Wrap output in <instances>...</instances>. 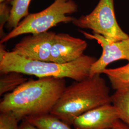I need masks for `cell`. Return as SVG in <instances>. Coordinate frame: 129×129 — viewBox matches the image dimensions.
Segmentation results:
<instances>
[{
	"mask_svg": "<svg viewBox=\"0 0 129 129\" xmlns=\"http://www.w3.org/2000/svg\"><path fill=\"white\" fill-rule=\"evenodd\" d=\"M66 87L64 78L44 77L27 80L4 95L0 111L12 113L19 121L50 113Z\"/></svg>",
	"mask_w": 129,
	"mask_h": 129,
	"instance_id": "1",
	"label": "cell"
},
{
	"mask_svg": "<svg viewBox=\"0 0 129 129\" xmlns=\"http://www.w3.org/2000/svg\"><path fill=\"white\" fill-rule=\"evenodd\" d=\"M111 103L110 88L101 74H95L66 87L50 113L69 125L84 113Z\"/></svg>",
	"mask_w": 129,
	"mask_h": 129,
	"instance_id": "2",
	"label": "cell"
},
{
	"mask_svg": "<svg viewBox=\"0 0 129 129\" xmlns=\"http://www.w3.org/2000/svg\"><path fill=\"white\" fill-rule=\"evenodd\" d=\"M97 60L95 57L85 55L75 61L64 64L29 60L12 51L6 50L3 44L0 46L1 74L17 72L38 78H69L79 81L89 77L92 65Z\"/></svg>",
	"mask_w": 129,
	"mask_h": 129,
	"instance_id": "3",
	"label": "cell"
},
{
	"mask_svg": "<svg viewBox=\"0 0 129 129\" xmlns=\"http://www.w3.org/2000/svg\"><path fill=\"white\" fill-rule=\"evenodd\" d=\"M78 10V5L73 0H55L41 12L29 14L16 27L1 38V44L23 34L46 32L58 23H72L75 18L67 15Z\"/></svg>",
	"mask_w": 129,
	"mask_h": 129,
	"instance_id": "4",
	"label": "cell"
},
{
	"mask_svg": "<svg viewBox=\"0 0 129 129\" xmlns=\"http://www.w3.org/2000/svg\"><path fill=\"white\" fill-rule=\"evenodd\" d=\"M72 23L81 29L92 31L110 42L119 41L129 36L120 28L116 18L114 0H100L95 8L88 14L75 18Z\"/></svg>",
	"mask_w": 129,
	"mask_h": 129,
	"instance_id": "5",
	"label": "cell"
},
{
	"mask_svg": "<svg viewBox=\"0 0 129 129\" xmlns=\"http://www.w3.org/2000/svg\"><path fill=\"white\" fill-rule=\"evenodd\" d=\"M79 32L86 38L97 41L102 48L101 57L92 65L89 77L95 74H102L103 71L109 64L116 61H129V37L119 41L110 42L101 35L90 34L82 30H79Z\"/></svg>",
	"mask_w": 129,
	"mask_h": 129,
	"instance_id": "6",
	"label": "cell"
},
{
	"mask_svg": "<svg viewBox=\"0 0 129 129\" xmlns=\"http://www.w3.org/2000/svg\"><path fill=\"white\" fill-rule=\"evenodd\" d=\"M56 33L47 31L23 37L12 49L27 59L50 62V54Z\"/></svg>",
	"mask_w": 129,
	"mask_h": 129,
	"instance_id": "7",
	"label": "cell"
},
{
	"mask_svg": "<svg viewBox=\"0 0 129 129\" xmlns=\"http://www.w3.org/2000/svg\"><path fill=\"white\" fill-rule=\"evenodd\" d=\"M88 43L82 39L66 33L56 34L50 54V62L64 64L75 61L84 55Z\"/></svg>",
	"mask_w": 129,
	"mask_h": 129,
	"instance_id": "8",
	"label": "cell"
},
{
	"mask_svg": "<svg viewBox=\"0 0 129 129\" xmlns=\"http://www.w3.org/2000/svg\"><path fill=\"white\" fill-rule=\"evenodd\" d=\"M116 108L112 103L94 108L78 116L72 125L74 129H107L120 120Z\"/></svg>",
	"mask_w": 129,
	"mask_h": 129,
	"instance_id": "9",
	"label": "cell"
},
{
	"mask_svg": "<svg viewBox=\"0 0 129 129\" xmlns=\"http://www.w3.org/2000/svg\"><path fill=\"white\" fill-rule=\"evenodd\" d=\"M102 74L109 78L112 88L120 90L129 88V61L127 64L115 69H105Z\"/></svg>",
	"mask_w": 129,
	"mask_h": 129,
	"instance_id": "10",
	"label": "cell"
},
{
	"mask_svg": "<svg viewBox=\"0 0 129 129\" xmlns=\"http://www.w3.org/2000/svg\"><path fill=\"white\" fill-rule=\"evenodd\" d=\"M111 100L119 113L120 120L129 126V88L116 90L111 95Z\"/></svg>",
	"mask_w": 129,
	"mask_h": 129,
	"instance_id": "11",
	"label": "cell"
},
{
	"mask_svg": "<svg viewBox=\"0 0 129 129\" xmlns=\"http://www.w3.org/2000/svg\"><path fill=\"white\" fill-rule=\"evenodd\" d=\"M31 0H12L9 19L7 27L10 29L16 27L21 19L29 14L28 10Z\"/></svg>",
	"mask_w": 129,
	"mask_h": 129,
	"instance_id": "12",
	"label": "cell"
},
{
	"mask_svg": "<svg viewBox=\"0 0 129 129\" xmlns=\"http://www.w3.org/2000/svg\"><path fill=\"white\" fill-rule=\"evenodd\" d=\"M25 120L39 129H72L70 125L51 113Z\"/></svg>",
	"mask_w": 129,
	"mask_h": 129,
	"instance_id": "13",
	"label": "cell"
},
{
	"mask_svg": "<svg viewBox=\"0 0 129 129\" xmlns=\"http://www.w3.org/2000/svg\"><path fill=\"white\" fill-rule=\"evenodd\" d=\"M0 95L12 92L28 80L24 74L17 72H10L1 74Z\"/></svg>",
	"mask_w": 129,
	"mask_h": 129,
	"instance_id": "14",
	"label": "cell"
},
{
	"mask_svg": "<svg viewBox=\"0 0 129 129\" xmlns=\"http://www.w3.org/2000/svg\"><path fill=\"white\" fill-rule=\"evenodd\" d=\"M20 121L10 112H1L0 129H19Z\"/></svg>",
	"mask_w": 129,
	"mask_h": 129,
	"instance_id": "15",
	"label": "cell"
},
{
	"mask_svg": "<svg viewBox=\"0 0 129 129\" xmlns=\"http://www.w3.org/2000/svg\"><path fill=\"white\" fill-rule=\"evenodd\" d=\"M8 3L4 2L1 3L0 5V13H1V33H3V30L5 23H7L9 19L11 7L8 5ZM2 35V34H1Z\"/></svg>",
	"mask_w": 129,
	"mask_h": 129,
	"instance_id": "16",
	"label": "cell"
},
{
	"mask_svg": "<svg viewBox=\"0 0 129 129\" xmlns=\"http://www.w3.org/2000/svg\"><path fill=\"white\" fill-rule=\"evenodd\" d=\"M19 129H39L34 125L32 124L27 120H22L21 123L19 125Z\"/></svg>",
	"mask_w": 129,
	"mask_h": 129,
	"instance_id": "17",
	"label": "cell"
},
{
	"mask_svg": "<svg viewBox=\"0 0 129 129\" xmlns=\"http://www.w3.org/2000/svg\"><path fill=\"white\" fill-rule=\"evenodd\" d=\"M107 129H129V126L120 120L116 122L113 127Z\"/></svg>",
	"mask_w": 129,
	"mask_h": 129,
	"instance_id": "18",
	"label": "cell"
},
{
	"mask_svg": "<svg viewBox=\"0 0 129 129\" xmlns=\"http://www.w3.org/2000/svg\"><path fill=\"white\" fill-rule=\"evenodd\" d=\"M11 1L12 0H0V3H4V2H6V3H9V2H11Z\"/></svg>",
	"mask_w": 129,
	"mask_h": 129,
	"instance_id": "19",
	"label": "cell"
}]
</instances>
